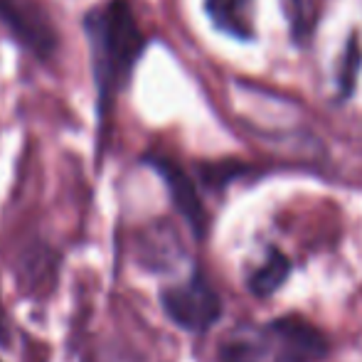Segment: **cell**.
Returning <instances> with one entry per match:
<instances>
[{"instance_id": "obj_1", "label": "cell", "mask_w": 362, "mask_h": 362, "mask_svg": "<svg viewBox=\"0 0 362 362\" xmlns=\"http://www.w3.org/2000/svg\"><path fill=\"white\" fill-rule=\"evenodd\" d=\"M84 30L91 45L99 109L106 114L116 89L129 79L134 64L139 62L146 37L126 0H111L101 8H94L86 15Z\"/></svg>"}, {"instance_id": "obj_2", "label": "cell", "mask_w": 362, "mask_h": 362, "mask_svg": "<svg viewBox=\"0 0 362 362\" xmlns=\"http://www.w3.org/2000/svg\"><path fill=\"white\" fill-rule=\"evenodd\" d=\"M325 358L328 338L303 315L237 325L219 345V362H323Z\"/></svg>"}, {"instance_id": "obj_3", "label": "cell", "mask_w": 362, "mask_h": 362, "mask_svg": "<svg viewBox=\"0 0 362 362\" xmlns=\"http://www.w3.org/2000/svg\"><path fill=\"white\" fill-rule=\"evenodd\" d=\"M163 310L182 330L205 333L222 315V300L202 274H192L187 281L168 286L160 293Z\"/></svg>"}, {"instance_id": "obj_4", "label": "cell", "mask_w": 362, "mask_h": 362, "mask_svg": "<svg viewBox=\"0 0 362 362\" xmlns=\"http://www.w3.org/2000/svg\"><path fill=\"white\" fill-rule=\"evenodd\" d=\"M0 25L40 59L52 57L57 49V33L33 0H0Z\"/></svg>"}, {"instance_id": "obj_5", "label": "cell", "mask_w": 362, "mask_h": 362, "mask_svg": "<svg viewBox=\"0 0 362 362\" xmlns=\"http://www.w3.org/2000/svg\"><path fill=\"white\" fill-rule=\"evenodd\" d=\"M148 163H151V165L160 173L163 180H165L168 190H170V197L177 210H180V215L190 222V227L195 229L197 237H202V234H205L207 215H205V207H202L195 185H192V180L187 177V173L182 170V168H177L173 160H165V158H151Z\"/></svg>"}, {"instance_id": "obj_6", "label": "cell", "mask_w": 362, "mask_h": 362, "mask_svg": "<svg viewBox=\"0 0 362 362\" xmlns=\"http://www.w3.org/2000/svg\"><path fill=\"white\" fill-rule=\"evenodd\" d=\"M205 13L229 37H257V0H205Z\"/></svg>"}, {"instance_id": "obj_7", "label": "cell", "mask_w": 362, "mask_h": 362, "mask_svg": "<svg viewBox=\"0 0 362 362\" xmlns=\"http://www.w3.org/2000/svg\"><path fill=\"white\" fill-rule=\"evenodd\" d=\"M288 274H291V259L281 249L272 247V249H267L262 264L254 267V272L249 274L247 288L252 291V296H257V298H267V296H274L286 284Z\"/></svg>"}, {"instance_id": "obj_8", "label": "cell", "mask_w": 362, "mask_h": 362, "mask_svg": "<svg viewBox=\"0 0 362 362\" xmlns=\"http://www.w3.org/2000/svg\"><path fill=\"white\" fill-rule=\"evenodd\" d=\"M284 10H286V20L291 25V33L296 40L310 37L313 33V20H315V8L310 0H281Z\"/></svg>"}]
</instances>
